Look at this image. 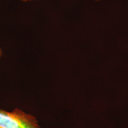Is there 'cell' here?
Listing matches in <instances>:
<instances>
[{"label": "cell", "mask_w": 128, "mask_h": 128, "mask_svg": "<svg viewBox=\"0 0 128 128\" xmlns=\"http://www.w3.org/2000/svg\"><path fill=\"white\" fill-rule=\"evenodd\" d=\"M0 128H40L36 118L19 108L9 112L0 109Z\"/></svg>", "instance_id": "obj_1"}, {"label": "cell", "mask_w": 128, "mask_h": 128, "mask_svg": "<svg viewBox=\"0 0 128 128\" xmlns=\"http://www.w3.org/2000/svg\"><path fill=\"white\" fill-rule=\"evenodd\" d=\"M2 55V49H1V48H0V58L1 57Z\"/></svg>", "instance_id": "obj_2"}, {"label": "cell", "mask_w": 128, "mask_h": 128, "mask_svg": "<svg viewBox=\"0 0 128 128\" xmlns=\"http://www.w3.org/2000/svg\"><path fill=\"white\" fill-rule=\"evenodd\" d=\"M23 1H25V2H27V1H33V0H22Z\"/></svg>", "instance_id": "obj_3"}]
</instances>
